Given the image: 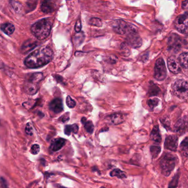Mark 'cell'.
I'll use <instances>...</instances> for the list:
<instances>
[{"label":"cell","mask_w":188,"mask_h":188,"mask_svg":"<svg viewBox=\"0 0 188 188\" xmlns=\"http://www.w3.org/2000/svg\"><path fill=\"white\" fill-rule=\"evenodd\" d=\"M53 57V51L49 47H43L31 52L24 61L25 65L29 68H37L47 65Z\"/></svg>","instance_id":"1"},{"label":"cell","mask_w":188,"mask_h":188,"mask_svg":"<svg viewBox=\"0 0 188 188\" xmlns=\"http://www.w3.org/2000/svg\"><path fill=\"white\" fill-rule=\"evenodd\" d=\"M52 25V22L50 18L40 20L31 26V33L37 39H45L50 34Z\"/></svg>","instance_id":"2"},{"label":"cell","mask_w":188,"mask_h":188,"mask_svg":"<svg viewBox=\"0 0 188 188\" xmlns=\"http://www.w3.org/2000/svg\"><path fill=\"white\" fill-rule=\"evenodd\" d=\"M43 78L42 73H35L27 76L24 85L25 93L29 95H34L39 88V83Z\"/></svg>","instance_id":"3"},{"label":"cell","mask_w":188,"mask_h":188,"mask_svg":"<svg viewBox=\"0 0 188 188\" xmlns=\"http://www.w3.org/2000/svg\"><path fill=\"white\" fill-rule=\"evenodd\" d=\"M178 161L176 156L170 153H165L160 160V167L162 173L168 177L173 171Z\"/></svg>","instance_id":"4"},{"label":"cell","mask_w":188,"mask_h":188,"mask_svg":"<svg viewBox=\"0 0 188 188\" xmlns=\"http://www.w3.org/2000/svg\"><path fill=\"white\" fill-rule=\"evenodd\" d=\"M113 30L121 35L128 34L132 32H137L138 29L135 25L127 23L122 20H115L112 23Z\"/></svg>","instance_id":"5"},{"label":"cell","mask_w":188,"mask_h":188,"mask_svg":"<svg viewBox=\"0 0 188 188\" xmlns=\"http://www.w3.org/2000/svg\"><path fill=\"white\" fill-rule=\"evenodd\" d=\"M174 95L179 98H185L188 96V83L184 80L179 79L173 85Z\"/></svg>","instance_id":"6"},{"label":"cell","mask_w":188,"mask_h":188,"mask_svg":"<svg viewBox=\"0 0 188 188\" xmlns=\"http://www.w3.org/2000/svg\"><path fill=\"white\" fill-rule=\"evenodd\" d=\"M165 62L163 59H158L155 63L154 70V78L158 81H162L167 76Z\"/></svg>","instance_id":"7"},{"label":"cell","mask_w":188,"mask_h":188,"mask_svg":"<svg viewBox=\"0 0 188 188\" xmlns=\"http://www.w3.org/2000/svg\"><path fill=\"white\" fill-rule=\"evenodd\" d=\"M168 50L171 52L176 53L179 51L182 46L181 37L176 34H172L169 37L167 42Z\"/></svg>","instance_id":"8"},{"label":"cell","mask_w":188,"mask_h":188,"mask_svg":"<svg viewBox=\"0 0 188 188\" xmlns=\"http://www.w3.org/2000/svg\"><path fill=\"white\" fill-rule=\"evenodd\" d=\"M126 44L132 48H139L142 45V40L138 32H132L126 35Z\"/></svg>","instance_id":"9"},{"label":"cell","mask_w":188,"mask_h":188,"mask_svg":"<svg viewBox=\"0 0 188 188\" xmlns=\"http://www.w3.org/2000/svg\"><path fill=\"white\" fill-rule=\"evenodd\" d=\"M188 18V12H185L184 14H181L177 17L175 20V27L177 30L180 33L184 34L188 31L187 25L184 23L185 20Z\"/></svg>","instance_id":"10"},{"label":"cell","mask_w":188,"mask_h":188,"mask_svg":"<svg viewBox=\"0 0 188 188\" xmlns=\"http://www.w3.org/2000/svg\"><path fill=\"white\" fill-rule=\"evenodd\" d=\"M178 145V138L177 135H168L165 141V148L172 151H176Z\"/></svg>","instance_id":"11"},{"label":"cell","mask_w":188,"mask_h":188,"mask_svg":"<svg viewBox=\"0 0 188 188\" xmlns=\"http://www.w3.org/2000/svg\"><path fill=\"white\" fill-rule=\"evenodd\" d=\"M167 65L169 70L172 73L178 74L181 72V67L178 60L175 57H170L167 60Z\"/></svg>","instance_id":"12"},{"label":"cell","mask_w":188,"mask_h":188,"mask_svg":"<svg viewBox=\"0 0 188 188\" xmlns=\"http://www.w3.org/2000/svg\"><path fill=\"white\" fill-rule=\"evenodd\" d=\"M174 128L175 131L180 134H183L186 132L188 130V117H184L180 119L176 124Z\"/></svg>","instance_id":"13"},{"label":"cell","mask_w":188,"mask_h":188,"mask_svg":"<svg viewBox=\"0 0 188 188\" xmlns=\"http://www.w3.org/2000/svg\"><path fill=\"white\" fill-rule=\"evenodd\" d=\"M50 110L55 113L61 112L63 110V106L62 100L61 98H56L51 101L49 105Z\"/></svg>","instance_id":"14"},{"label":"cell","mask_w":188,"mask_h":188,"mask_svg":"<svg viewBox=\"0 0 188 188\" xmlns=\"http://www.w3.org/2000/svg\"><path fill=\"white\" fill-rule=\"evenodd\" d=\"M66 140L63 138H57L52 141L50 146V150L51 152L58 151L62 149L66 144Z\"/></svg>","instance_id":"15"},{"label":"cell","mask_w":188,"mask_h":188,"mask_svg":"<svg viewBox=\"0 0 188 188\" xmlns=\"http://www.w3.org/2000/svg\"><path fill=\"white\" fill-rule=\"evenodd\" d=\"M37 42L33 40H28L23 43L21 47V51L23 53H28L30 51L37 47Z\"/></svg>","instance_id":"16"},{"label":"cell","mask_w":188,"mask_h":188,"mask_svg":"<svg viewBox=\"0 0 188 188\" xmlns=\"http://www.w3.org/2000/svg\"><path fill=\"white\" fill-rule=\"evenodd\" d=\"M41 9L45 13H51L55 10L54 3L50 0H42Z\"/></svg>","instance_id":"17"},{"label":"cell","mask_w":188,"mask_h":188,"mask_svg":"<svg viewBox=\"0 0 188 188\" xmlns=\"http://www.w3.org/2000/svg\"><path fill=\"white\" fill-rule=\"evenodd\" d=\"M110 121L115 125L122 123L126 119V115L122 113H115L110 116Z\"/></svg>","instance_id":"18"},{"label":"cell","mask_w":188,"mask_h":188,"mask_svg":"<svg viewBox=\"0 0 188 188\" xmlns=\"http://www.w3.org/2000/svg\"><path fill=\"white\" fill-rule=\"evenodd\" d=\"M151 139L155 143H160L162 140L161 135L160 134V129L158 126H155L152 130L150 135Z\"/></svg>","instance_id":"19"},{"label":"cell","mask_w":188,"mask_h":188,"mask_svg":"<svg viewBox=\"0 0 188 188\" xmlns=\"http://www.w3.org/2000/svg\"><path fill=\"white\" fill-rule=\"evenodd\" d=\"M1 29L3 33H5V34L8 35H12L14 33V30H15V27H14V25L9 23L3 24L1 26Z\"/></svg>","instance_id":"20"},{"label":"cell","mask_w":188,"mask_h":188,"mask_svg":"<svg viewBox=\"0 0 188 188\" xmlns=\"http://www.w3.org/2000/svg\"><path fill=\"white\" fill-rule=\"evenodd\" d=\"M81 122L82 123L84 124L86 131L90 134H92L94 129V126L93 124V122L91 121H87V118L85 117H83L82 118Z\"/></svg>","instance_id":"21"},{"label":"cell","mask_w":188,"mask_h":188,"mask_svg":"<svg viewBox=\"0 0 188 188\" xmlns=\"http://www.w3.org/2000/svg\"><path fill=\"white\" fill-rule=\"evenodd\" d=\"M79 126L76 124H74L73 125H67L65 127V134L67 135H70L72 133L76 134L78 132Z\"/></svg>","instance_id":"22"},{"label":"cell","mask_w":188,"mask_h":188,"mask_svg":"<svg viewBox=\"0 0 188 188\" xmlns=\"http://www.w3.org/2000/svg\"><path fill=\"white\" fill-rule=\"evenodd\" d=\"M178 60L183 67L188 68V52H184L180 55Z\"/></svg>","instance_id":"23"},{"label":"cell","mask_w":188,"mask_h":188,"mask_svg":"<svg viewBox=\"0 0 188 188\" xmlns=\"http://www.w3.org/2000/svg\"><path fill=\"white\" fill-rule=\"evenodd\" d=\"M180 151L185 157H188V137L183 140L180 146Z\"/></svg>","instance_id":"24"},{"label":"cell","mask_w":188,"mask_h":188,"mask_svg":"<svg viewBox=\"0 0 188 188\" xmlns=\"http://www.w3.org/2000/svg\"><path fill=\"white\" fill-rule=\"evenodd\" d=\"M110 176L111 177H116L118 178H126V174L124 172L122 171L119 169H115L110 172Z\"/></svg>","instance_id":"25"},{"label":"cell","mask_w":188,"mask_h":188,"mask_svg":"<svg viewBox=\"0 0 188 188\" xmlns=\"http://www.w3.org/2000/svg\"><path fill=\"white\" fill-rule=\"evenodd\" d=\"M160 92V88L157 85L154 84V83H151L150 85L149 89V95L150 96L157 95Z\"/></svg>","instance_id":"26"},{"label":"cell","mask_w":188,"mask_h":188,"mask_svg":"<svg viewBox=\"0 0 188 188\" xmlns=\"http://www.w3.org/2000/svg\"><path fill=\"white\" fill-rule=\"evenodd\" d=\"M179 172L178 171L177 173L174 175V177L172 178L171 182L169 183L168 188H176L178 184L179 178Z\"/></svg>","instance_id":"27"},{"label":"cell","mask_w":188,"mask_h":188,"mask_svg":"<svg viewBox=\"0 0 188 188\" xmlns=\"http://www.w3.org/2000/svg\"><path fill=\"white\" fill-rule=\"evenodd\" d=\"M161 147L158 146H151L150 147V152L153 158H156L160 154Z\"/></svg>","instance_id":"28"},{"label":"cell","mask_w":188,"mask_h":188,"mask_svg":"<svg viewBox=\"0 0 188 188\" xmlns=\"http://www.w3.org/2000/svg\"><path fill=\"white\" fill-rule=\"evenodd\" d=\"M160 100L157 98H152L147 101V105L151 110H153L159 104Z\"/></svg>","instance_id":"29"},{"label":"cell","mask_w":188,"mask_h":188,"mask_svg":"<svg viewBox=\"0 0 188 188\" xmlns=\"http://www.w3.org/2000/svg\"><path fill=\"white\" fill-rule=\"evenodd\" d=\"M89 24L90 25L97 27H100L102 25V22L100 18H92L90 19L89 21Z\"/></svg>","instance_id":"30"},{"label":"cell","mask_w":188,"mask_h":188,"mask_svg":"<svg viewBox=\"0 0 188 188\" xmlns=\"http://www.w3.org/2000/svg\"><path fill=\"white\" fill-rule=\"evenodd\" d=\"M11 5L12 7L13 8L14 10L17 12L20 11L22 9V5L20 3H19L18 2L14 0H12L11 1Z\"/></svg>","instance_id":"31"},{"label":"cell","mask_w":188,"mask_h":188,"mask_svg":"<svg viewBox=\"0 0 188 188\" xmlns=\"http://www.w3.org/2000/svg\"><path fill=\"white\" fill-rule=\"evenodd\" d=\"M66 104L70 108H74L76 106V103L75 101L70 98L69 96H68L66 98Z\"/></svg>","instance_id":"32"},{"label":"cell","mask_w":188,"mask_h":188,"mask_svg":"<svg viewBox=\"0 0 188 188\" xmlns=\"http://www.w3.org/2000/svg\"><path fill=\"white\" fill-rule=\"evenodd\" d=\"M25 133L29 135H32L33 134V128L30 123H28L25 127Z\"/></svg>","instance_id":"33"},{"label":"cell","mask_w":188,"mask_h":188,"mask_svg":"<svg viewBox=\"0 0 188 188\" xmlns=\"http://www.w3.org/2000/svg\"><path fill=\"white\" fill-rule=\"evenodd\" d=\"M40 150V147L39 145L37 144H34L31 147L30 152L33 154H39V152Z\"/></svg>","instance_id":"34"},{"label":"cell","mask_w":188,"mask_h":188,"mask_svg":"<svg viewBox=\"0 0 188 188\" xmlns=\"http://www.w3.org/2000/svg\"><path fill=\"white\" fill-rule=\"evenodd\" d=\"M69 119V113H66L63 115H62L59 118V121H61L63 123L67 122Z\"/></svg>","instance_id":"35"},{"label":"cell","mask_w":188,"mask_h":188,"mask_svg":"<svg viewBox=\"0 0 188 188\" xmlns=\"http://www.w3.org/2000/svg\"><path fill=\"white\" fill-rule=\"evenodd\" d=\"M82 30V23L80 20H79L76 21V25H75V30L76 33H80Z\"/></svg>","instance_id":"36"},{"label":"cell","mask_w":188,"mask_h":188,"mask_svg":"<svg viewBox=\"0 0 188 188\" xmlns=\"http://www.w3.org/2000/svg\"><path fill=\"white\" fill-rule=\"evenodd\" d=\"M183 45L184 48L188 49V35L185 37L183 41Z\"/></svg>","instance_id":"37"},{"label":"cell","mask_w":188,"mask_h":188,"mask_svg":"<svg viewBox=\"0 0 188 188\" xmlns=\"http://www.w3.org/2000/svg\"><path fill=\"white\" fill-rule=\"evenodd\" d=\"M54 77L56 78L57 82H59V83H62V82H63V78H62L61 76H57H57H54Z\"/></svg>","instance_id":"38"},{"label":"cell","mask_w":188,"mask_h":188,"mask_svg":"<svg viewBox=\"0 0 188 188\" xmlns=\"http://www.w3.org/2000/svg\"><path fill=\"white\" fill-rule=\"evenodd\" d=\"M3 67V63L2 61L0 59V68H2Z\"/></svg>","instance_id":"39"},{"label":"cell","mask_w":188,"mask_h":188,"mask_svg":"<svg viewBox=\"0 0 188 188\" xmlns=\"http://www.w3.org/2000/svg\"><path fill=\"white\" fill-rule=\"evenodd\" d=\"M186 25H187V27H188V22L187 23V24H186Z\"/></svg>","instance_id":"40"},{"label":"cell","mask_w":188,"mask_h":188,"mask_svg":"<svg viewBox=\"0 0 188 188\" xmlns=\"http://www.w3.org/2000/svg\"><path fill=\"white\" fill-rule=\"evenodd\" d=\"M105 188V187H101V188Z\"/></svg>","instance_id":"41"},{"label":"cell","mask_w":188,"mask_h":188,"mask_svg":"<svg viewBox=\"0 0 188 188\" xmlns=\"http://www.w3.org/2000/svg\"></svg>","instance_id":"42"}]
</instances>
